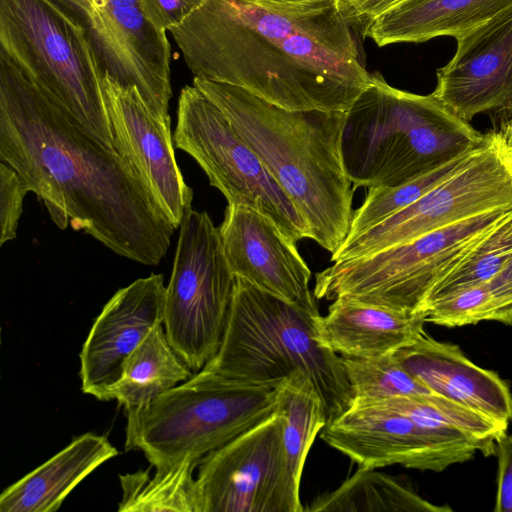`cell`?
<instances>
[{
    "label": "cell",
    "mask_w": 512,
    "mask_h": 512,
    "mask_svg": "<svg viewBox=\"0 0 512 512\" xmlns=\"http://www.w3.org/2000/svg\"><path fill=\"white\" fill-rule=\"evenodd\" d=\"M0 161L12 166L61 230L157 265L174 227L137 171L82 132L0 49Z\"/></svg>",
    "instance_id": "obj_1"
},
{
    "label": "cell",
    "mask_w": 512,
    "mask_h": 512,
    "mask_svg": "<svg viewBox=\"0 0 512 512\" xmlns=\"http://www.w3.org/2000/svg\"><path fill=\"white\" fill-rule=\"evenodd\" d=\"M338 5L304 15L208 0L169 32L194 77L290 111L346 112L372 83Z\"/></svg>",
    "instance_id": "obj_2"
},
{
    "label": "cell",
    "mask_w": 512,
    "mask_h": 512,
    "mask_svg": "<svg viewBox=\"0 0 512 512\" xmlns=\"http://www.w3.org/2000/svg\"><path fill=\"white\" fill-rule=\"evenodd\" d=\"M193 85L226 116L306 221L310 239L335 253L353 216L355 187L343 162L346 112L290 111L227 83Z\"/></svg>",
    "instance_id": "obj_3"
},
{
    "label": "cell",
    "mask_w": 512,
    "mask_h": 512,
    "mask_svg": "<svg viewBox=\"0 0 512 512\" xmlns=\"http://www.w3.org/2000/svg\"><path fill=\"white\" fill-rule=\"evenodd\" d=\"M486 136L433 93L397 89L375 73L345 113L343 162L355 188L394 187L476 150Z\"/></svg>",
    "instance_id": "obj_4"
},
{
    "label": "cell",
    "mask_w": 512,
    "mask_h": 512,
    "mask_svg": "<svg viewBox=\"0 0 512 512\" xmlns=\"http://www.w3.org/2000/svg\"><path fill=\"white\" fill-rule=\"evenodd\" d=\"M317 317L235 277L220 347L202 370L238 384L271 388L300 370L314 382L329 423L350 407L354 394L342 357L317 339Z\"/></svg>",
    "instance_id": "obj_5"
},
{
    "label": "cell",
    "mask_w": 512,
    "mask_h": 512,
    "mask_svg": "<svg viewBox=\"0 0 512 512\" xmlns=\"http://www.w3.org/2000/svg\"><path fill=\"white\" fill-rule=\"evenodd\" d=\"M279 410L275 388L238 384L200 370L125 414V450H141L151 466L199 461Z\"/></svg>",
    "instance_id": "obj_6"
},
{
    "label": "cell",
    "mask_w": 512,
    "mask_h": 512,
    "mask_svg": "<svg viewBox=\"0 0 512 512\" xmlns=\"http://www.w3.org/2000/svg\"><path fill=\"white\" fill-rule=\"evenodd\" d=\"M0 49L76 127L115 149L103 73L79 25L49 0H0Z\"/></svg>",
    "instance_id": "obj_7"
},
{
    "label": "cell",
    "mask_w": 512,
    "mask_h": 512,
    "mask_svg": "<svg viewBox=\"0 0 512 512\" xmlns=\"http://www.w3.org/2000/svg\"><path fill=\"white\" fill-rule=\"evenodd\" d=\"M511 213L512 207L494 209L371 255L333 262L316 274L313 294L424 312L434 287Z\"/></svg>",
    "instance_id": "obj_8"
},
{
    "label": "cell",
    "mask_w": 512,
    "mask_h": 512,
    "mask_svg": "<svg viewBox=\"0 0 512 512\" xmlns=\"http://www.w3.org/2000/svg\"><path fill=\"white\" fill-rule=\"evenodd\" d=\"M179 228L163 325L171 346L197 373L220 347L235 276L227 263L219 228L206 212L190 209Z\"/></svg>",
    "instance_id": "obj_9"
},
{
    "label": "cell",
    "mask_w": 512,
    "mask_h": 512,
    "mask_svg": "<svg viewBox=\"0 0 512 512\" xmlns=\"http://www.w3.org/2000/svg\"><path fill=\"white\" fill-rule=\"evenodd\" d=\"M173 140L199 164L228 203L262 213L296 244L310 238L306 221L257 154L194 85L180 92Z\"/></svg>",
    "instance_id": "obj_10"
},
{
    "label": "cell",
    "mask_w": 512,
    "mask_h": 512,
    "mask_svg": "<svg viewBox=\"0 0 512 512\" xmlns=\"http://www.w3.org/2000/svg\"><path fill=\"white\" fill-rule=\"evenodd\" d=\"M512 207V159L495 131L461 170L373 228L346 239L332 262L404 244L469 217Z\"/></svg>",
    "instance_id": "obj_11"
},
{
    "label": "cell",
    "mask_w": 512,
    "mask_h": 512,
    "mask_svg": "<svg viewBox=\"0 0 512 512\" xmlns=\"http://www.w3.org/2000/svg\"><path fill=\"white\" fill-rule=\"evenodd\" d=\"M280 409L198 462V512H302Z\"/></svg>",
    "instance_id": "obj_12"
},
{
    "label": "cell",
    "mask_w": 512,
    "mask_h": 512,
    "mask_svg": "<svg viewBox=\"0 0 512 512\" xmlns=\"http://www.w3.org/2000/svg\"><path fill=\"white\" fill-rule=\"evenodd\" d=\"M320 436L359 467L372 469L401 465L442 472L479 451L461 431L427 423L378 399L354 398Z\"/></svg>",
    "instance_id": "obj_13"
},
{
    "label": "cell",
    "mask_w": 512,
    "mask_h": 512,
    "mask_svg": "<svg viewBox=\"0 0 512 512\" xmlns=\"http://www.w3.org/2000/svg\"><path fill=\"white\" fill-rule=\"evenodd\" d=\"M49 1L84 30L103 75L135 86L156 117L171 122L170 43L139 0Z\"/></svg>",
    "instance_id": "obj_14"
},
{
    "label": "cell",
    "mask_w": 512,
    "mask_h": 512,
    "mask_svg": "<svg viewBox=\"0 0 512 512\" xmlns=\"http://www.w3.org/2000/svg\"><path fill=\"white\" fill-rule=\"evenodd\" d=\"M115 149L133 166L173 227L191 209L193 190L178 167L170 122L150 110L135 86L102 79Z\"/></svg>",
    "instance_id": "obj_15"
},
{
    "label": "cell",
    "mask_w": 512,
    "mask_h": 512,
    "mask_svg": "<svg viewBox=\"0 0 512 512\" xmlns=\"http://www.w3.org/2000/svg\"><path fill=\"white\" fill-rule=\"evenodd\" d=\"M219 228L232 274L319 316L311 271L297 244L262 213L228 203Z\"/></svg>",
    "instance_id": "obj_16"
},
{
    "label": "cell",
    "mask_w": 512,
    "mask_h": 512,
    "mask_svg": "<svg viewBox=\"0 0 512 512\" xmlns=\"http://www.w3.org/2000/svg\"><path fill=\"white\" fill-rule=\"evenodd\" d=\"M432 92L465 121L512 104V6L456 38Z\"/></svg>",
    "instance_id": "obj_17"
},
{
    "label": "cell",
    "mask_w": 512,
    "mask_h": 512,
    "mask_svg": "<svg viewBox=\"0 0 512 512\" xmlns=\"http://www.w3.org/2000/svg\"><path fill=\"white\" fill-rule=\"evenodd\" d=\"M166 286L162 274L139 278L119 289L94 320L80 358L81 389L107 401L127 357L164 321Z\"/></svg>",
    "instance_id": "obj_18"
},
{
    "label": "cell",
    "mask_w": 512,
    "mask_h": 512,
    "mask_svg": "<svg viewBox=\"0 0 512 512\" xmlns=\"http://www.w3.org/2000/svg\"><path fill=\"white\" fill-rule=\"evenodd\" d=\"M401 364L434 394L499 423L512 421V393L500 376L469 360L456 344L425 331L395 352Z\"/></svg>",
    "instance_id": "obj_19"
},
{
    "label": "cell",
    "mask_w": 512,
    "mask_h": 512,
    "mask_svg": "<svg viewBox=\"0 0 512 512\" xmlns=\"http://www.w3.org/2000/svg\"><path fill=\"white\" fill-rule=\"evenodd\" d=\"M425 313H407L348 298L332 301L316 319L321 346L341 356L370 358L393 354L425 330Z\"/></svg>",
    "instance_id": "obj_20"
},
{
    "label": "cell",
    "mask_w": 512,
    "mask_h": 512,
    "mask_svg": "<svg viewBox=\"0 0 512 512\" xmlns=\"http://www.w3.org/2000/svg\"><path fill=\"white\" fill-rule=\"evenodd\" d=\"M118 453L106 436L86 432L5 488L0 511H57L78 484Z\"/></svg>",
    "instance_id": "obj_21"
},
{
    "label": "cell",
    "mask_w": 512,
    "mask_h": 512,
    "mask_svg": "<svg viewBox=\"0 0 512 512\" xmlns=\"http://www.w3.org/2000/svg\"><path fill=\"white\" fill-rule=\"evenodd\" d=\"M510 6L512 0H408L363 27V35L380 47L456 39Z\"/></svg>",
    "instance_id": "obj_22"
},
{
    "label": "cell",
    "mask_w": 512,
    "mask_h": 512,
    "mask_svg": "<svg viewBox=\"0 0 512 512\" xmlns=\"http://www.w3.org/2000/svg\"><path fill=\"white\" fill-rule=\"evenodd\" d=\"M193 374L171 346L160 323L127 357L120 378L108 389L107 401L116 400L128 414L146 407Z\"/></svg>",
    "instance_id": "obj_23"
},
{
    "label": "cell",
    "mask_w": 512,
    "mask_h": 512,
    "mask_svg": "<svg viewBox=\"0 0 512 512\" xmlns=\"http://www.w3.org/2000/svg\"><path fill=\"white\" fill-rule=\"evenodd\" d=\"M310 512H448L430 503L411 486L376 469L359 467L337 489L318 496Z\"/></svg>",
    "instance_id": "obj_24"
},
{
    "label": "cell",
    "mask_w": 512,
    "mask_h": 512,
    "mask_svg": "<svg viewBox=\"0 0 512 512\" xmlns=\"http://www.w3.org/2000/svg\"><path fill=\"white\" fill-rule=\"evenodd\" d=\"M199 461L119 475L122 499L118 512H198L194 471Z\"/></svg>",
    "instance_id": "obj_25"
},
{
    "label": "cell",
    "mask_w": 512,
    "mask_h": 512,
    "mask_svg": "<svg viewBox=\"0 0 512 512\" xmlns=\"http://www.w3.org/2000/svg\"><path fill=\"white\" fill-rule=\"evenodd\" d=\"M278 395L286 452L294 476L301 482L310 448L328 422L325 405L312 379L300 370L281 382Z\"/></svg>",
    "instance_id": "obj_26"
},
{
    "label": "cell",
    "mask_w": 512,
    "mask_h": 512,
    "mask_svg": "<svg viewBox=\"0 0 512 512\" xmlns=\"http://www.w3.org/2000/svg\"><path fill=\"white\" fill-rule=\"evenodd\" d=\"M483 144L476 150L460 155L444 165L404 184L394 187L379 186L368 188L363 203L353 212L346 239L354 238L373 228L420 199L441 182L466 166Z\"/></svg>",
    "instance_id": "obj_27"
},
{
    "label": "cell",
    "mask_w": 512,
    "mask_h": 512,
    "mask_svg": "<svg viewBox=\"0 0 512 512\" xmlns=\"http://www.w3.org/2000/svg\"><path fill=\"white\" fill-rule=\"evenodd\" d=\"M511 258L512 213L434 287L425 309L461 290L489 282L503 270Z\"/></svg>",
    "instance_id": "obj_28"
},
{
    "label": "cell",
    "mask_w": 512,
    "mask_h": 512,
    "mask_svg": "<svg viewBox=\"0 0 512 512\" xmlns=\"http://www.w3.org/2000/svg\"><path fill=\"white\" fill-rule=\"evenodd\" d=\"M341 357L356 399L434 394L405 369L395 353L370 358Z\"/></svg>",
    "instance_id": "obj_29"
},
{
    "label": "cell",
    "mask_w": 512,
    "mask_h": 512,
    "mask_svg": "<svg viewBox=\"0 0 512 512\" xmlns=\"http://www.w3.org/2000/svg\"><path fill=\"white\" fill-rule=\"evenodd\" d=\"M27 192L29 188L21 175L0 161V246L16 238Z\"/></svg>",
    "instance_id": "obj_30"
},
{
    "label": "cell",
    "mask_w": 512,
    "mask_h": 512,
    "mask_svg": "<svg viewBox=\"0 0 512 512\" xmlns=\"http://www.w3.org/2000/svg\"><path fill=\"white\" fill-rule=\"evenodd\" d=\"M208 0H139L145 18L164 32L179 26Z\"/></svg>",
    "instance_id": "obj_31"
},
{
    "label": "cell",
    "mask_w": 512,
    "mask_h": 512,
    "mask_svg": "<svg viewBox=\"0 0 512 512\" xmlns=\"http://www.w3.org/2000/svg\"><path fill=\"white\" fill-rule=\"evenodd\" d=\"M485 286L488 295L487 321L512 325V258Z\"/></svg>",
    "instance_id": "obj_32"
},
{
    "label": "cell",
    "mask_w": 512,
    "mask_h": 512,
    "mask_svg": "<svg viewBox=\"0 0 512 512\" xmlns=\"http://www.w3.org/2000/svg\"><path fill=\"white\" fill-rule=\"evenodd\" d=\"M498 458L495 512H512V434L505 433L497 440Z\"/></svg>",
    "instance_id": "obj_33"
},
{
    "label": "cell",
    "mask_w": 512,
    "mask_h": 512,
    "mask_svg": "<svg viewBox=\"0 0 512 512\" xmlns=\"http://www.w3.org/2000/svg\"><path fill=\"white\" fill-rule=\"evenodd\" d=\"M408 0H337L338 8L350 24L365 27L370 22Z\"/></svg>",
    "instance_id": "obj_34"
},
{
    "label": "cell",
    "mask_w": 512,
    "mask_h": 512,
    "mask_svg": "<svg viewBox=\"0 0 512 512\" xmlns=\"http://www.w3.org/2000/svg\"><path fill=\"white\" fill-rule=\"evenodd\" d=\"M262 9L283 15H304L324 11L337 0H241Z\"/></svg>",
    "instance_id": "obj_35"
},
{
    "label": "cell",
    "mask_w": 512,
    "mask_h": 512,
    "mask_svg": "<svg viewBox=\"0 0 512 512\" xmlns=\"http://www.w3.org/2000/svg\"><path fill=\"white\" fill-rule=\"evenodd\" d=\"M494 130L500 137L507 153L512 159V104L508 107L492 112Z\"/></svg>",
    "instance_id": "obj_36"
}]
</instances>
